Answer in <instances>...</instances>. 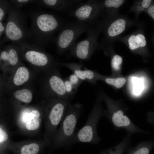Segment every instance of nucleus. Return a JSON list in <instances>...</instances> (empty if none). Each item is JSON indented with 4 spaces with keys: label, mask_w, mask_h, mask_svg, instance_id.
I'll use <instances>...</instances> for the list:
<instances>
[{
    "label": "nucleus",
    "mask_w": 154,
    "mask_h": 154,
    "mask_svg": "<svg viewBox=\"0 0 154 154\" xmlns=\"http://www.w3.org/2000/svg\"><path fill=\"white\" fill-rule=\"evenodd\" d=\"M29 77V73L27 68L24 66L20 67L14 75V83L16 85H21L28 80Z\"/></svg>",
    "instance_id": "a211bd4d"
},
{
    "label": "nucleus",
    "mask_w": 154,
    "mask_h": 154,
    "mask_svg": "<svg viewBox=\"0 0 154 154\" xmlns=\"http://www.w3.org/2000/svg\"><path fill=\"white\" fill-rule=\"evenodd\" d=\"M132 135L127 133L122 141L118 144L102 151L99 154H123L129 147Z\"/></svg>",
    "instance_id": "2eb2a0df"
},
{
    "label": "nucleus",
    "mask_w": 154,
    "mask_h": 154,
    "mask_svg": "<svg viewBox=\"0 0 154 154\" xmlns=\"http://www.w3.org/2000/svg\"><path fill=\"white\" fill-rule=\"evenodd\" d=\"M6 23L0 21V38L3 34H5V31Z\"/></svg>",
    "instance_id": "473e14b6"
},
{
    "label": "nucleus",
    "mask_w": 154,
    "mask_h": 154,
    "mask_svg": "<svg viewBox=\"0 0 154 154\" xmlns=\"http://www.w3.org/2000/svg\"><path fill=\"white\" fill-rule=\"evenodd\" d=\"M64 82L66 93L68 96L72 99L78 89L73 85L68 78Z\"/></svg>",
    "instance_id": "b1692460"
},
{
    "label": "nucleus",
    "mask_w": 154,
    "mask_h": 154,
    "mask_svg": "<svg viewBox=\"0 0 154 154\" xmlns=\"http://www.w3.org/2000/svg\"><path fill=\"white\" fill-rule=\"evenodd\" d=\"M128 41L129 47L132 50L140 47L144 46L146 44L145 38L144 35L141 34H139L136 36L131 35L129 38Z\"/></svg>",
    "instance_id": "6ab92c4d"
},
{
    "label": "nucleus",
    "mask_w": 154,
    "mask_h": 154,
    "mask_svg": "<svg viewBox=\"0 0 154 154\" xmlns=\"http://www.w3.org/2000/svg\"><path fill=\"white\" fill-rule=\"evenodd\" d=\"M76 6L69 11V15L77 21L90 26L93 25L100 11V6L98 1L89 0L85 3H80Z\"/></svg>",
    "instance_id": "6e6552de"
},
{
    "label": "nucleus",
    "mask_w": 154,
    "mask_h": 154,
    "mask_svg": "<svg viewBox=\"0 0 154 154\" xmlns=\"http://www.w3.org/2000/svg\"><path fill=\"white\" fill-rule=\"evenodd\" d=\"M83 105L80 103H70L63 120L62 126V142L70 145L75 134L76 125L83 108Z\"/></svg>",
    "instance_id": "0eeeda50"
},
{
    "label": "nucleus",
    "mask_w": 154,
    "mask_h": 154,
    "mask_svg": "<svg viewBox=\"0 0 154 154\" xmlns=\"http://www.w3.org/2000/svg\"><path fill=\"white\" fill-rule=\"evenodd\" d=\"M90 27L77 20L65 23L53 39L58 52L61 53L69 50L78 37Z\"/></svg>",
    "instance_id": "20e7f679"
},
{
    "label": "nucleus",
    "mask_w": 154,
    "mask_h": 154,
    "mask_svg": "<svg viewBox=\"0 0 154 154\" xmlns=\"http://www.w3.org/2000/svg\"><path fill=\"white\" fill-rule=\"evenodd\" d=\"M68 78L76 88L78 89V87L83 82L74 73L70 75Z\"/></svg>",
    "instance_id": "c756f323"
},
{
    "label": "nucleus",
    "mask_w": 154,
    "mask_h": 154,
    "mask_svg": "<svg viewBox=\"0 0 154 154\" xmlns=\"http://www.w3.org/2000/svg\"><path fill=\"white\" fill-rule=\"evenodd\" d=\"M19 48L17 45H8L1 52L0 61L11 65L17 64L19 60L18 55Z\"/></svg>",
    "instance_id": "ddd939ff"
},
{
    "label": "nucleus",
    "mask_w": 154,
    "mask_h": 154,
    "mask_svg": "<svg viewBox=\"0 0 154 154\" xmlns=\"http://www.w3.org/2000/svg\"><path fill=\"white\" fill-rule=\"evenodd\" d=\"M38 145L32 143L23 146L21 149V154H37L39 150Z\"/></svg>",
    "instance_id": "4be33fe9"
},
{
    "label": "nucleus",
    "mask_w": 154,
    "mask_h": 154,
    "mask_svg": "<svg viewBox=\"0 0 154 154\" xmlns=\"http://www.w3.org/2000/svg\"><path fill=\"white\" fill-rule=\"evenodd\" d=\"M81 0H36L38 5L58 12L70 11L73 6L82 2Z\"/></svg>",
    "instance_id": "9b49d317"
},
{
    "label": "nucleus",
    "mask_w": 154,
    "mask_h": 154,
    "mask_svg": "<svg viewBox=\"0 0 154 154\" xmlns=\"http://www.w3.org/2000/svg\"><path fill=\"white\" fill-rule=\"evenodd\" d=\"M19 50L23 53L25 59L31 64L43 66L53 61L52 58L40 50L38 47L25 42L17 45Z\"/></svg>",
    "instance_id": "1a4fd4ad"
},
{
    "label": "nucleus",
    "mask_w": 154,
    "mask_h": 154,
    "mask_svg": "<svg viewBox=\"0 0 154 154\" xmlns=\"http://www.w3.org/2000/svg\"><path fill=\"white\" fill-rule=\"evenodd\" d=\"M7 134L3 131L2 128H0V142L2 143L6 141L8 139Z\"/></svg>",
    "instance_id": "2f4dec72"
},
{
    "label": "nucleus",
    "mask_w": 154,
    "mask_h": 154,
    "mask_svg": "<svg viewBox=\"0 0 154 154\" xmlns=\"http://www.w3.org/2000/svg\"><path fill=\"white\" fill-rule=\"evenodd\" d=\"M133 82L135 85L134 86L133 92L135 95H139L141 92L143 88V86L141 84L140 79L134 78L132 79Z\"/></svg>",
    "instance_id": "a878e982"
},
{
    "label": "nucleus",
    "mask_w": 154,
    "mask_h": 154,
    "mask_svg": "<svg viewBox=\"0 0 154 154\" xmlns=\"http://www.w3.org/2000/svg\"><path fill=\"white\" fill-rule=\"evenodd\" d=\"M123 0H106L104 1L105 5L108 8L119 7L123 3Z\"/></svg>",
    "instance_id": "cd10ccee"
},
{
    "label": "nucleus",
    "mask_w": 154,
    "mask_h": 154,
    "mask_svg": "<svg viewBox=\"0 0 154 154\" xmlns=\"http://www.w3.org/2000/svg\"><path fill=\"white\" fill-rule=\"evenodd\" d=\"M101 101L100 98L97 97L85 124L75 133L70 145L79 142L97 144L102 139L98 135L97 129L98 123L101 117L103 116L104 112Z\"/></svg>",
    "instance_id": "7ed1b4c3"
},
{
    "label": "nucleus",
    "mask_w": 154,
    "mask_h": 154,
    "mask_svg": "<svg viewBox=\"0 0 154 154\" xmlns=\"http://www.w3.org/2000/svg\"><path fill=\"white\" fill-rule=\"evenodd\" d=\"M86 32V38L75 42L68 50L72 56L83 61L90 59L97 46L98 31L90 26Z\"/></svg>",
    "instance_id": "423d86ee"
},
{
    "label": "nucleus",
    "mask_w": 154,
    "mask_h": 154,
    "mask_svg": "<svg viewBox=\"0 0 154 154\" xmlns=\"http://www.w3.org/2000/svg\"><path fill=\"white\" fill-rule=\"evenodd\" d=\"M40 115V113L38 111L33 110L30 114L25 116L24 119L25 120H26L27 121L31 119H37Z\"/></svg>",
    "instance_id": "7c9ffc66"
},
{
    "label": "nucleus",
    "mask_w": 154,
    "mask_h": 154,
    "mask_svg": "<svg viewBox=\"0 0 154 154\" xmlns=\"http://www.w3.org/2000/svg\"><path fill=\"white\" fill-rule=\"evenodd\" d=\"M122 61V58L121 56L117 55L114 56L111 60V65L113 69L116 70H119V65Z\"/></svg>",
    "instance_id": "bb28decb"
},
{
    "label": "nucleus",
    "mask_w": 154,
    "mask_h": 154,
    "mask_svg": "<svg viewBox=\"0 0 154 154\" xmlns=\"http://www.w3.org/2000/svg\"><path fill=\"white\" fill-rule=\"evenodd\" d=\"M70 100H65L63 102H58L52 107L50 112L48 118L51 125L56 126L60 123L64 112Z\"/></svg>",
    "instance_id": "f8f14e48"
},
{
    "label": "nucleus",
    "mask_w": 154,
    "mask_h": 154,
    "mask_svg": "<svg viewBox=\"0 0 154 154\" xmlns=\"http://www.w3.org/2000/svg\"><path fill=\"white\" fill-rule=\"evenodd\" d=\"M11 5L9 1L0 0V21L3 22L8 14Z\"/></svg>",
    "instance_id": "412c9836"
},
{
    "label": "nucleus",
    "mask_w": 154,
    "mask_h": 154,
    "mask_svg": "<svg viewBox=\"0 0 154 154\" xmlns=\"http://www.w3.org/2000/svg\"><path fill=\"white\" fill-rule=\"evenodd\" d=\"M9 1L12 6L19 9H20L27 5L36 3V0H11Z\"/></svg>",
    "instance_id": "393cba45"
},
{
    "label": "nucleus",
    "mask_w": 154,
    "mask_h": 154,
    "mask_svg": "<svg viewBox=\"0 0 154 154\" xmlns=\"http://www.w3.org/2000/svg\"><path fill=\"white\" fill-rule=\"evenodd\" d=\"M39 125V122L38 119H31L27 121L26 126L28 130H33L37 129Z\"/></svg>",
    "instance_id": "c85d7f7f"
},
{
    "label": "nucleus",
    "mask_w": 154,
    "mask_h": 154,
    "mask_svg": "<svg viewBox=\"0 0 154 154\" xmlns=\"http://www.w3.org/2000/svg\"><path fill=\"white\" fill-rule=\"evenodd\" d=\"M30 38L36 44L41 46L47 45L65 23L58 15L50 12L34 11L30 13Z\"/></svg>",
    "instance_id": "f257e3e1"
},
{
    "label": "nucleus",
    "mask_w": 154,
    "mask_h": 154,
    "mask_svg": "<svg viewBox=\"0 0 154 154\" xmlns=\"http://www.w3.org/2000/svg\"><path fill=\"white\" fill-rule=\"evenodd\" d=\"M63 65L68 68L82 82L86 81L95 84L99 75L95 71L85 67L82 62L64 63Z\"/></svg>",
    "instance_id": "9d476101"
},
{
    "label": "nucleus",
    "mask_w": 154,
    "mask_h": 154,
    "mask_svg": "<svg viewBox=\"0 0 154 154\" xmlns=\"http://www.w3.org/2000/svg\"><path fill=\"white\" fill-rule=\"evenodd\" d=\"M148 13L149 15L154 20V5H152L149 7Z\"/></svg>",
    "instance_id": "f704fd0d"
},
{
    "label": "nucleus",
    "mask_w": 154,
    "mask_h": 154,
    "mask_svg": "<svg viewBox=\"0 0 154 154\" xmlns=\"http://www.w3.org/2000/svg\"><path fill=\"white\" fill-rule=\"evenodd\" d=\"M49 84L51 89L56 94L64 96L67 99L72 100L67 95L64 81L60 77L56 75L52 76L49 79Z\"/></svg>",
    "instance_id": "4468645a"
},
{
    "label": "nucleus",
    "mask_w": 154,
    "mask_h": 154,
    "mask_svg": "<svg viewBox=\"0 0 154 154\" xmlns=\"http://www.w3.org/2000/svg\"><path fill=\"white\" fill-rule=\"evenodd\" d=\"M150 0H143V1L142 6L143 7L147 8L149 6L151 1Z\"/></svg>",
    "instance_id": "c9c22d12"
},
{
    "label": "nucleus",
    "mask_w": 154,
    "mask_h": 154,
    "mask_svg": "<svg viewBox=\"0 0 154 154\" xmlns=\"http://www.w3.org/2000/svg\"><path fill=\"white\" fill-rule=\"evenodd\" d=\"M104 100L108 109L104 111L103 116L108 119L116 129H123L132 135L136 133L146 132L136 125L126 114L124 111L113 101L106 97Z\"/></svg>",
    "instance_id": "39448f33"
},
{
    "label": "nucleus",
    "mask_w": 154,
    "mask_h": 154,
    "mask_svg": "<svg viewBox=\"0 0 154 154\" xmlns=\"http://www.w3.org/2000/svg\"><path fill=\"white\" fill-rule=\"evenodd\" d=\"M6 23L5 33L1 43L9 41L16 45L27 42L30 38L29 29L25 15L21 9L11 5Z\"/></svg>",
    "instance_id": "f03ea898"
},
{
    "label": "nucleus",
    "mask_w": 154,
    "mask_h": 154,
    "mask_svg": "<svg viewBox=\"0 0 154 154\" xmlns=\"http://www.w3.org/2000/svg\"><path fill=\"white\" fill-rule=\"evenodd\" d=\"M147 119L149 123L154 125V114H149L147 116Z\"/></svg>",
    "instance_id": "72a5a7b5"
},
{
    "label": "nucleus",
    "mask_w": 154,
    "mask_h": 154,
    "mask_svg": "<svg viewBox=\"0 0 154 154\" xmlns=\"http://www.w3.org/2000/svg\"><path fill=\"white\" fill-rule=\"evenodd\" d=\"M125 25V22L124 19H117L110 25L107 29V34L110 37L117 35L124 31Z\"/></svg>",
    "instance_id": "f3484780"
},
{
    "label": "nucleus",
    "mask_w": 154,
    "mask_h": 154,
    "mask_svg": "<svg viewBox=\"0 0 154 154\" xmlns=\"http://www.w3.org/2000/svg\"><path fill=\"white\" fill-rule=\"evenodd\" d=\"M154 145L151 141L141 142L134 147L127 149V154H149L151 149Z\"/></svg>",
    "instance_id": "dca6fc26"
},
{
    "label": "nucleus",
    "mask_w": 154,
    "mask_h": 154,
    "mask_svg": "<svg viewBox=\"0 0 154 154\" xmlns=\"http://www.w3.org/2000/svg\"><path fill=\"white\" fill-rule=\"evenodd\" d=\"M14 95L19 100L28 103L31 101L33 98L31 92L26 89L17 90L14 93Z\"/></svg>",
    "instance_id": "aec40b11"
},
{
    "label": "nucleus",
    "mask_w": 154,
    "mask_h": 154,
    "mask_svg": "<svg viewBox=\"0 0 154 154\" xmlns=\"http://www.w3.org/2000/svg\"><path fill=\"white\" fill-rule=\"evenodd\" d=\"M104 80L108 84L114 86L117 88L121 87L126 81V79L124 78H106L104 79Z\"/></svg>",
    "instance_id": "5701e85b"
},
{
    "label": "nucleus",
    "mask_w": 154,
    "mask_h": 154,
    "mask_svg": "<svg viewBox=\"0 0 154 154\" xmlns=\"http://www.w3.org/2000/svg\"><path fill=\"white\" fill-rule=\"evenodd\" d=\"M38 121L39 122H40L41 121V120L40 119H39V118H38Z\"/></svg>",
    "instance_id": "e433bc0d"
}]
</instances>
